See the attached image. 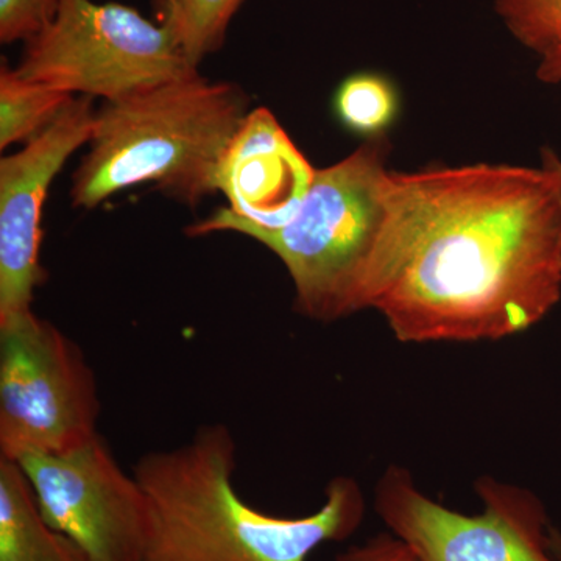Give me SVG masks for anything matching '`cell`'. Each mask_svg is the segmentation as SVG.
<instances>
[{
  "mask_svg": "<svg viewBox=\"0 0 561 561\" xmlns=\"http://www.w3.org/2000/svg\"><path fill=\"white\" fill-rule=\"evenodd\" d=\"M92 99L76 98L49 127L0 161V324L33 311L46 271L39 262L51 181L94 131Z\"/></svg>",
  "mask_w": 561,
  "mask_h": 561,
  "instance_id": "9c48e42d",
  "label": "cell"
},
{
  "mask_svg": "<svg viewBox=\"0 0 561 561\" xmlns=\"http://www.w3.org/2000/svg\"><path fill=\"white\" fill-rule=\"evenodd\" d=\"M316 175L271 110L249 111L217 173V187L230 208L192 225L187 234L278 230L301 208Z\"/></svg>",
  "mask_w": 561,
  "mask_h": 561,
  "instance_id": "30bf717a",
  "label": "cell"
},
{
  "mask_svg": "<svg viewBox=\"0 0 561 561\" xmlns=\"http://www.w3.org/2000/svg\"><path fill=\"white\" fill-rule=\"evenodd\" d=\"M389 149L383 136L368 139L343 160L317 169L289 224L241 232L283 262L294 309L306 319L334 323L367 309L391 214Z\"/></svg>",
  "mask_w": 561,
  "mask_h": 561,
  "instance_id": "277c9868",
  "label": "cell"
},
{
  "mask_svg": "<svg viewBox=\"0 0 561 561\" xmlns=\"http://www.w3.org/2000/svg\"><path fill=\"white\" fill-rule=\"evenodd\" d=\"M561 300V180L471 164L391 171V214L367 309L402 343L493 342Z\"/></svg>",
  "mask_w": 561,
  "mask_h": 561,
  "instance_id": "6da1fadb",
  "label": "cell"
},
{
  "mask_svg": "<svg viewBox=\"0 0 561 561\" xmlns=\"http://www.w3.org/2000/svg\"><path fill=\"white\" fill-rule=\"evenodd\" d=\"M245 0H151L154 21L168 28L192 65L220 49Z\"/></svg>",
  "mask_w": 561,
  "mask_h": 561,
  "instance_id": "4fadbf2b",
  "label": "cell"
},
{
  "mask_svg": "<svg viewBox=\"0 0 561 561\" xmlns=\"http://www.w3.org/2000/svg\"><path fill=\"white\" fill-rule=\"evenodd\" d=\"M335 561H419L412 549L391 531H382L353 546Z\"/></svg>",
  "mask_w": 561,
  "mask_h": 561,
  "instance_id": "e0dca14e",
  "label": "cell"
},
{
  "mask_svg": "<svg viewBox=\"0 0 561 561\" xmlns=\"http://www.w3.org/2000/svg\"><path fill=\"white\" fill-rule=\"evenodd\" d=\"M551 545L553 553L561 561V531L556 526H552L551 530Z\"/></svg>",
  "mask_w": 561,
  "mask_h": 561,
  "instance_id": "d6986e66",
  "label": "cell"
},
{
  "mask_svg": "<svg viewBox=\"0 0 561 561\" xmlns=\"http://www.w3.org/2000/svg\"><path fill=\"white\" fill-rule=\"evenodd\" d=\"M58 5L60 0H0V41L27 43L54 20Z\"/></svg>",
  "mask_w": 561,
  "mask_h": 561,
  "instance_id": "2e32d148",
  "label": "cell"
},
{
  "mask_svg": "<svg viewBox=\"0 0 561 561\" xmlns=\"http://www.w3.org/2000/svg\"><path fill=\"white\" fill-rule=\"evenodd\" d=\"M76 95L25 79L3 62L0 69V149L27 144L57 119Z\"/></svg>",
  "mask_w": 561,
  "mask_h": 561,
  "instance_id": "7c38bea8",
  "label": "cell"
},
{
  "mask_svg": "<svg viewBox=\"0 0 561 561\" xmlns=\"http://www.w3.org/2000/svg\"><path fill=\"white\" fill-rule=\"evenodd\" d=\"M334 111L343 127L354 135L382 138L400 113V95L382 73L357 72L346 77L335 91Z\"/></svg>",
  "mask_w": 561,
  "mask_h": 561,
  "instance_id": "9a60e30c",
  "label": "cell"
},
{
  "mask_svg": "<svg viewBox=\"0 0 561 561\" xmlns=\"http://www.w3.org/2000/svg\"><path fill=\"white\" fill-rule=\"evenodd\" d=\"M236 465L234 435L221 423L203 424L183 445L140 457L133 474L150 515L142 561H308L364 523V491L350 476L328 483L316 512L276 516L238 493Z\"/></svg>",
  "mask_w": 561,
  "mask_h": 561,
  "instance_id": "7a4b0ae2",
  "label": "cell"
},
{
  "mask_svg": "<svg viewBox=\"0 0 561 561\" xmlns=\"http://www.w3.org/2000/svg\"><path fill=\"white\" fill-rule=\"evenodd\" d=\"M0 561H92L41 516L16 461L0 457Z\"/></svg>",
  "mask_w": 561,
  "mask_h": 561,
  "instance_id": "8fae6325",
  "label": "cell"
},
{
  "mask_svg": "<svg viewBox=\"0 0 561 561\" xmlns=\"http://www.w3.org/2000/svg\"><path fill=\"white\" fill-rule=\"evenodd\" d=\"M249 103L238 84L210 81L198 70L103 102L90 150L73 172L72 205L92 209L117 192L149 183L195 208L219 192L221 158Z\"/></svg>",
  "mask_w": 561,
  "mask_h": 561,
  "instance_id": "3957f363",
  "label": "cell"
},
{
  "mask_svg": "<svg viewBox=\"0 0 561 561\" xmlns=\"http://www.w3.org/2000/svg\"><path fill=\"white\" fill-rule=\"evenodd\" d=\"M16 69L35 83L103 102L198 70L157 21L94 0H60L54 20L25 43Z\"/></svg>",
  "mask_w": 561,
  "mask_h": 561,
  "instance_id": "5b68a950",
  "label": "cell"
},
{
  "mask_svg": "<svg viewBox=\"0 0 561 561\" xmlns=\"http://www.w3.org/2000/svg\"><path fill=\"white\" fill-rule=\"evenodd\" d=\"M13 461L24 472L41 516L92 561H142L149 501L101 434L70 451Z\"/></svg>",
  "mask_w": 561,
  "mask_h": 561,
  "instance_id": "ba28073f",
  "label": "cell"
},
{
  "mask_svg": "<svg viewBox=\"0 0 561 561\" xmlns=\"http://www.w3.org/2000/svg\"><path fill=\"white\" fill-rule=\"evenodd\" d=\"M479 513H461L427 496L411 472L391 465L375 491V511L419 561H560L552 551L545 502L526 486L482 476Z\"/></svg>",
  "mask_w": 561,
  "mask_h": 561,
  "instance_id": "52a82bcc",
  "label": "cell"
},
{
  "mask_svg": "<svg viewBox=\"0 0 561 561\" xmlns=\"http://www.w3.org/2000/svg\"><path fill=\"white\" fill-rule=\"evenodd\" d=\"M99 415L98 379L72 339L33 311L0 324V457L79 448Z\"/></svg>",
  "mask_w": 561,
  "mask_h": 561,
  "instance_id": "8992f818",
  "label": "cell"
},
{
  "mask_svg": "<svg viewBox=\"0 0 561 561\" xmlns=\"http://www.w3.org/2000/svg\"><path fill=\"white\" fill-rule=\"evenodd\" d=\"M508 32L537 57V77L561 84V0H494Z\"/></svg>",
  "mask_w": 561,
  "mask_h": 561,
  "instance_id": "5bb4252c",
  "label": "cell"
},
{
  "mask_svg": "<svg viewBox=\"0 0 561 561\" xmlns=\"http://www.w3.org/2000/svg\"><path fill=\"white\" fill-rule=\"evenodd\" d=\"M542 168L549 169L561 180V160L552 150H542Z\"/></svg>",
  "mask_w": 561,
  "mask_h": 561,
  "instance_id": "ac0fdd59",
  "label": "cell"
}]
</instances>
